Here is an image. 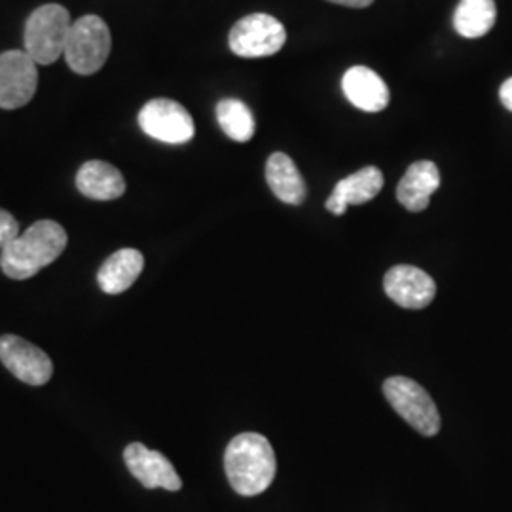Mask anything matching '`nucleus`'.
I'll use <instances>...</instances> for the list:
<instances>
[{
    "label": "nucleus",
    "mask_w": 512,
    "mask_h": 512,
    "mask_svg": "<svg viewBox=\"0 0 512 512\" xmlns=\"http://www.w3.org/2000/svg\"><path fill=\"white\" fill-rule=\"evenodd\" d=\"M340 6H348V8H368L374 0H329Z\"/></svg>",
    "instance_id": "nucleus-22"
},
{
    "label": "nucleus",
    "mask_w": 512,
    "mask_h": 512,
    "mask_svg": "<svg viewBox=\"0 0 512 512\" xmlns=\"http://www.w3.org/2000/svg\"><path fill=\"white\" fill-rule=\"evenodd\" d=\"M499 97H501L503 107L512 112V78L503 82V86H501V90H499Z\"/></svg>",
    "instance_id": "nucleus-21"
},
{
    "label": "nucleus",
    "mask_w": 512,
    "mask_h": 512,
    "mask_svg": "<svg viewBox=\"0 0 512 512\" xmlns=\"http://www.w3.org/2000/svg\"><path fill=\"white\" fill-rule=\"evenodd\" d=\"M124 461L129 473L135 476L145 488H164L169 492H179L183 488V480L177 475L173 463L164 454L150 450L141 442H131L124 450Z\"/></svg>",
    "instance_id": "nucleus-11"
},
{
    "label": "nucleus",
    "mask_w": 512,
    "mask_h": 512,
    "mask_svg": "<svg viewBox=\"0 0 512 512\" xmlns=\"http://www.w3.org/2000/svg\"><path fill=\"white\" fill-rule=\"evenodd\" d=\"M266 181L275 198L289 205H300L306 200V183L294 165L291 156L274 152L266 162Z\"/></svg>",
    "instance_id": "nucleus-17"
},
{
    "label": "nucleus",
    "mask_w": 512,
    "mask_h": 512,
    "mask_svg": "<svg viewBox=\"0 0 512 512\" xmlns=\"http://www.w3.org/2000/svg\"><path fill=\"white\" fill-rule=\"evenodd\" d=\"M440 171L429 160H421L410 165L397 186V200L404 209L420 213L429 207L431 196L439 190Z\"/></svg>",
    "instance_id": "nucleus-14"
},
{
    "label": "nucleus",
    "mask_w": 512,
    "mask_h": 512,
    "mask_svg": "<svg viewBox=\"0 0 512 512\" xmlns=\"http://www.w3.org/2000/svg\"><path fill=\"white\" fill-rule=\"evenodd\" d=\"M37 63L27 52L0 54V109L25 107L37 93Z\"/></svg>",
    "instance_id": "nucleus-8"
},
{
    "label": "nucleus",
    "mask_w": 512,
    "mask_h": 512,
    "mask_svg": "<svg viewBox=\"0 0 512 512\" xmlns=\"http://www.w3.org/2000/svg\"><path fill=\"white\" fill-rule=\"evenodd\" d=\"M67 232L54 220H38L0 251V268L10 279H29L50 266L67 247Z\"/></svg>",
    "instance_id": "nucleus-1"
},
{
    "label": "nucleus",
    "mask_w": 512,
    "mask_h": 512,
    "mask_svg": "<svg viewBox=\"0 0 512 512\" xmlns=\"http://www.w3.org/2000/svg\"><path fill=\"white\" fill-rule=\"evenodd\" d=\"M230 486L245 497L262 494L274 482L277 461L270 440L260 433H241L224 454Z\"/></svg>",
    "instance_id": "nucleus-2"
},
{
    "label": "nucleus",
    "mask_w": 512,
    "mask_h": 512,
    "mask_svg": "<svg viewBox=\"0 0 512 512\" xmlns=\"http://www.w3.org/2000/svg\"><path fill=\"white\" fill-rule=\"evenodd\" d=\"M384 395L393 410L423 437H435L439 433V408L418 382L404 376L387 378Z\"/></svg>",
    "instance_id": "nucleus-5"
},
{
    "label": "nucleus",
    "mask_w": 512,
    "mask_h": 512,
    "mask_svg": "<svg viewBox=\"0 0 512 512\" xmlns=\"http://www.w3.org/2000/svg\"><path fill=\"white\" fill-rule=\"evenodd\" d=\"M219 126L232 141L247 143L256 131L255 116L239 99H222L217 105Z\"/></svg>",
    "instance_id": "nucleus-19"
},
{
    "label": "nucleus",
    "mask_w": 512,
    "mask_h": 512,
    "mask_svg": "<svg viewBox=\"0 0 512 512\" xmlns=\"http://www.w3.org/2000/svg\"><path fill=\"white\" fill-rule=\"evenodd\" d=\"M0 361L23 384H48L54 374L52 359L42 349L14 334L0 336Z\"/></svg>",
    "instance_id": "nucleus-9"
},
{
    "label": "nucleus",
    "mask_w": 512,
    "mask_h": 512,
    "mask_svg": "<svg viewBox=\"0 0 512 512\" xmlns=\"http://www.w3.org/2000/svg\"><path fill=\"white\" fill-rule=\"evenodd\" d=\"M287 42V31L270 14H251L232 27L228 44L238 57L258 59L275 55Z\"/></svg>",
    "instance_id": "nucleus-6"
},
{
    "label": "nucleus",
    "mask_w": 512,
    "mask_h": 512,
    "mask_svg": "<svg viewBox=\"0 0 512 512\" xmlns=\"http://www.w3.org/2000/svg\"><path fill=\"white\" fill-rule=\"evenodd\" d=\"M495 19L494 0H461L454 14V27L461 37L480 38L492 31Z\"/></svg>",
    "instance_id": "nucleus-18"
},
{
    "label": "nucleus",
    "mask_w": 512,
    "mask_h": 512,
    "mask_svg": "<svg viewBox=\"0 0 512 512\" xmlns=\"http://www.w3.org/2000/svg\"><path fill=\"white\" fill-rule=\"evenodd\" d=\"M342 90L353 107L365 112H380L389 105V88L384 78L363 65L351 67L344 74Z\"/></svg>",
    "instance_id": "nucleus-13"
},
{
    "label": "nucleus",
    "mask_w": 512,
    "mask_h": 512,
    "mask_svg": "<svg viewBox=\"0 0 512 512\" xmlns=\"http://www.w3.org/2000/svg\"><path fill=\"white\" fill-rule=\"evenodd\" d=\"M382 188H384L382 171L374 165H368L336 184L325 205L332 215L340 217L346 213L349 205H363L374 200L382 192Z\"/></svg>",
    "instance_id": "nucleus-12"
},
{
    "label": "nucleus",
    "mask_w": 512,
    "mask_h": 512,
    "mask_svg": "<svg viewBox=\"0 0 512 512\" xmlns=\"http://www.w3.org/2000/svg\"><path fill=\"white\" fill-rule=\"evenodd\" d=\"M384 289L397 306L406 310L427 308L437 294L433 277L410 264H399L391 268L385 274Z\"/></svg>",
    "instance_id": "nucleus-10"
},
{
    "label": "nucleus",
    "mask_w": 512,
    "mask_h": 512,
    "mask_svg": "<svg viewBox=\"0 0 512 512\" xmlns=\"http://www.w3.org/2000/svg\"><path fill=\"white\" fill-rule=\"evenodd\" d=\"M110 46L112 38L107 23L99 16L90 14L74 21L63 57L71 71L90 76L107 63Z\"/></svg>",
    "instance_id": "nucleus-4"
},
{
    "label": "nucleus",
    "mask_w": 512,
    "mask_h": 512,
    "mask_svg": "<svg viewBox=\"0 0 512 512\" xmlns=\"http://www.w3.org/2000/svg\"><path fill=\"white\" fill-rule=\"evenodd\" d=\"M145 268V258L137 249H120L110 255L97 272V283L107 294H122L137 281Z\"/></svg>",
    "instance_id": "nucleus-16"
},
{
    "label": "nucleus",
    "mask_w": 512,
    "mask_h": 512,
    "mask_svg": "<svg viewBox=\"0 0 512 512\" xmlns=\"http://www.w3.org/2000/svg\"><path fill=\"white\" fill-rule=\"evenodd\" d=\"M139 126L148 137L167 145H184L196 133L190 112L171 99L148 101L139 112Z\"/></svg>",
    "instance_id": "nucleus-7"
},
{
    "label": "nucleus",
    "mask_w": 512,
    "mask_h": 512,
    "mask_svg": "<svg viewBox=\"0 0 512 512\" xmlns=\"http://www.w3.org/2000/svg\"><path fill=\"white\" fill-rule=\"evenodd\" d=\"M19 224L18 220L14 219V215H10L8 211L0 209V251L14 239L18 238Z\"/></svg>",
    "instance_id": "nucleus-20"
},
{
    "label": "nucleus",
    "mask_w": 512,
    "mask_h": 512,
    "mask_svg": "<svg viewBox=\"0 0 512 512\" xmlns=\"http://www.w3.org/2000/svg\"><path fill=\"white\" fill-rule=\"evenodd\" d=\"M76 188L82 196L97 202H112L124 196L126 181L114 165L92 160L86 162L76 173Z\"/></svg>",
    "instance_id": "nucleus-15"
},
{
    "label": "nucleus",
    "mask_w": 512,
    "mask_h": 512,
    "mask_svg": "<svg viewBox=\"0 0 512 512\" xmlns=\"http://www.w3.org/2000/svg\"><path fill=\"white\" fill-rule=\"evenodd\" d=\"M73 19L65 6L44 4L25 25V52L37 65H52L65 54Z\"/></svg>",
    "instance_id": "nucleus-3"
}]
</instances>
